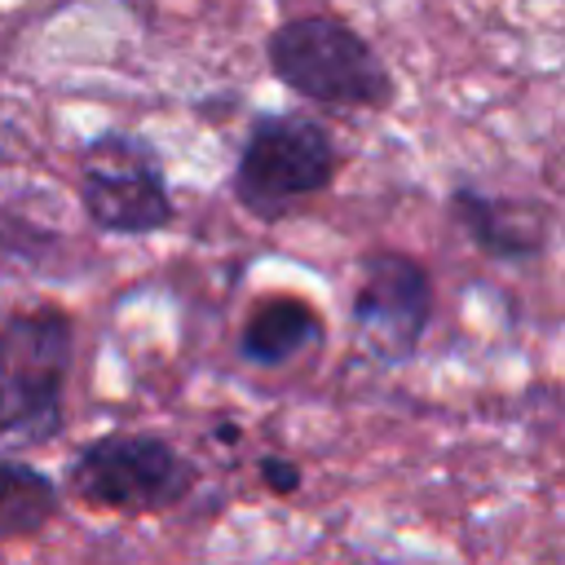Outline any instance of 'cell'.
<instances>
[{
    "mask_svg": "<svg viewBox=\"0 0 565 565\" xmlns=\"http://www.w3.org/2000/svg\"><path fill=\"white\" fill-rule=\"evenodd\" d=\"M75 318L62 305L0 313V455L35 450L66 428Z\"/></svg>",
    "mask_w": 565,
    "mask_h": 565,
    "instance_id": "cell-1",
    "label": "cell"
},
{
    "mask_svg": "<svg viewBox=\"0 0 565 565\" xmlns=\"http://www.w3.org/2000/svg\"><path fill=\"white\" fill-rule=\"evenodd\" d=\"M269 75L309 106L335 110H388L397 102V75L384 53L335 13H296L265 35Z\"/></svg>",
    "mask_w": 565,
    "mask_h": 565,
    "instance_id": "cell-2",
    "label": "cell"
},
{
    "mask_svg": "<svg viewBox=\"0 0 565 565\" xmlns=\"http://www.w3.org/2000/svg\"><path fill=\"white\" fill-rule=\"evenodd\" d=\"M340 172L331 128L309 110H256L230 163V194L252 221H282L327 194Z\"/></svg>",
    "mask_w": 565,
    "mask_h": 565,
    "instance_id": "cell-3",
    "label": "cell"
},
{
    "mask_svg": "<svg viewBox=\"0 0 565 565\" xmlns=\"http://www.w3.org/2000/svg\"><path fill=\"white\" fill-rule=\"evenodd\" d=\"M199 486V468L159 433L115 428L88 437L66 459V490L102 512L159 516L181 508ZM62 490V494H66Z\"/></svg>",
    "mask_w": 565,
    "mask_h": 565,
    "instance_id": "cell-4",
    "label": "cell"
},
{
    "mask_svg": "<svg viewBox=\"0 0 565 565\" xmlns=\"http://www.w3.org/2000/svg\"><path fill=\"white\" fill-rule=\"evenodd\" d=\"M75 199L106 238H150L172 230L177 199L150 137L128 128L93 132L75 154Z\"/></svg>",
    "mask_w": 565,
    "mask_h": 565,
    "instance_id": "cell-5",
    "label": "cell"
},
{
    "mask_svg": "<svg viewBox=\"0 0 565 565\" xmlns=\"http://www.w3.org/2000/svg\"><path fill=\"white\" fill-rule=\"evenodd\" d=\"M437 309L433 274L402 247H371L358 256V282L349 296V327L358 349L380 366H402L419 353Z\"/></svg>",
    "mask_w": 565,
    "mask_h": 565,
    "instance_id": "cell-6",
    "label": "cell"
},
{
    "mask_svg": "<svg viewBox=\"0 0 565 565\" xmlns=\"http://www.w3.org/2000/svg\"><path fill=\"white\" fill-rule=\"evenodd\" d=\"M446 212L463 230V238L499 265H530L552 243V212L539 199L490 194L472 181H459L446 194Z\"/></svg>",
    "mask_w": 565,
    "mask_h": 565,
    "instance_id": "cell-7",
    "label": "cell"
},
{
    "mask_svg": "<svg viewBox=\"0 0 565 565\" xmlns=\"http://www.w3.org/2000/svg\"><path fill=\"white\" fill-rule=\"evenodd\" d=\"M327 340V322L322 313L296 296V291H278V296H265L238 327V358L247 366H260V371H274V366H287L291 358L318 349Z\"/></svg>",
    "mask_w": 565,
    "mask_h": 565,
    "instance_id": "cell-8",
    "label": "cell"
},
{
    "mask_svg": "<svg viewBox=\"0 0 565 565\" xmlns=\"http://www.w3.org/2000/svg\"><path fill=\"white\" fill-rule=\"evenodd\" d=\"M66 230L31 212V190H0V278L44 274L66 256Z\"/></svg>",
    "mask_w": 565,
    "mask_h": 565,
    "instance_id": "cell-9",
    "label": "cell"
},
{
    "mask_svg": "<svg viewBox=\"0 0 565 565\" xmlns=\"http://www.w3.org/2000/svg\"><path fill=\"white\" fill-rule=\"evenodd\" d=\"M57 512H62V486L44 468L18 455H0V543L35 539L40 530L53 525Z\"/></svg>",
    "mask_w": 565,
    "mask_h": 565,
    "instance_id": "cell-10",
    "label": "cell"
},
{
    "mask_svg": "<svg viewBox=\"0 0 565 565\" xmlns=\"http://www.w3.org/2000/svg\"><path fill=\"white\" fill-rule=\"evenodd\" d=\"M260 481L274 494H296L300 490V463L287 459V455H265L260 459Z\"/></svg>",
    "mask_w": 565,
    "mask_h": 565,
    "instance_id": "cell-11",
    "label": "cell"
}]
</instances>
